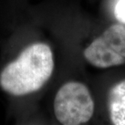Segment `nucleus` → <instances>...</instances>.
Returning a JSON list of instances; mask_svg holds the SVG:
<instances>
[{"mask_svg":"<svg viewBox=\"0 0 125 125\" xmlns=\"http://www.w3.org/2000/svg\"><path fill=\"white\" fill-rule=\"evenodd\" d=\"M53 52L46 43L26 45L0 71V89L12 97H25L39 91L52 76Z\"/></svg>","mask_w":125,"mask_h":125,"instance_id":"1","label":"nucleus"},{"mask_svg":"<svg viewBox=\"0 0 125 125\" xmlns=\"http://www.w3.org/2000/svg\"><path fill=\"white\" fill-rule=\"evenodd\" d=\"M56 119L63 125H80L89 121L94 102L88 88L78 81H68L57 91L54 100Z\"/></svg>","mask_w":125,"mask_h":125,"instance_id":"2","label":"nucleus"},{"mask_svg":"<svg viewBox=\"0 0 125 125\" xmlns=\"http://www.w3.org/2000/svg\"><path fill=\"white\" fill-rule=\"evenodd\" d=\"M92 65L100 67L118 66L125 62V24H114L84 51Z\"/></svg>","mask_w":125,"mask_h":125,"instance_id":"3","label":"nucleus"},{"mask_svg":"<svg viewBox=\"0 0 125 125\" xmlns=\"http://www.w3.org/2000/svg\"><path fill=\"white\" fill-rule=\"evenodd\" d=\"M108 104L112 123L115 125H125V81L111 89Z\"/></svg>","mask_w":125,"mask_h":125,"instance_id":"4","label":"nucleus"},{"mask_svg":"<svg viewBox=\"0 0 125 125\" xmlns=\"http://www.w3.org/2000/svg\"><path fill=\"white\" fill-rule=\"evenodd\" d=\"M115 16L121 24H125V0H118L116 2Z\"/></svg>","mask_w":125,"mask_h":125,"instance_id":"5","label":"nucleus"}]
</instances>
